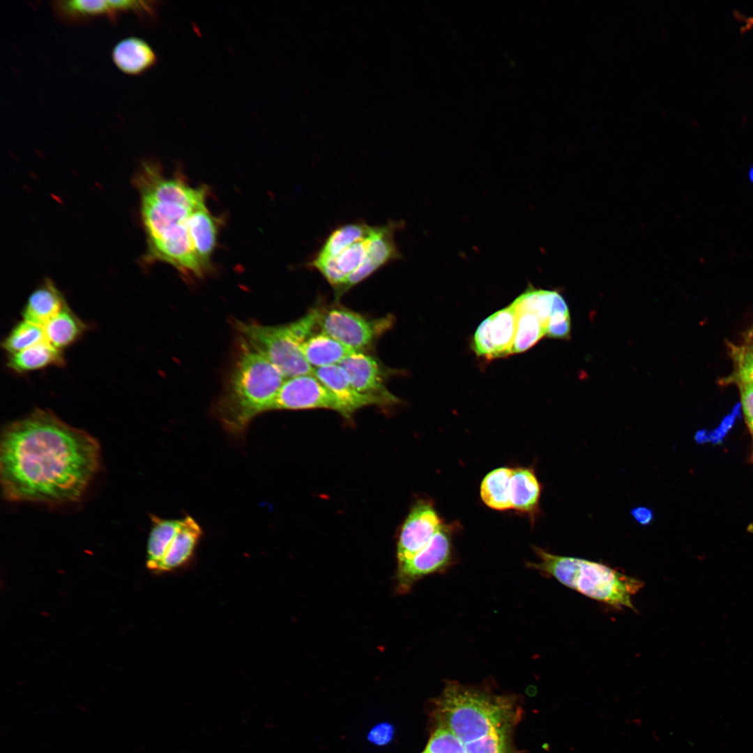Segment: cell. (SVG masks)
Here are the masks:
<instances>
[{
	"label": "cell",
	"instance_id": "23",
	"mask_svg": "<svg viewBox=\"0 0 753 753\" xmlns=\"http://www.w3.org/2000/svg\"><path fill=\"white\" fill-rule=\"evenodd\" d=\"M375 227L363 220L341 225L328 234L314 256H336L352 245L370 238L374 233Z\"/></svg>",
	"mask_w": 753,
	"mask_h": 753
},
{
	"label": "cell",
	"instance_id": "20",
	"mask_svg": "<svg viewBox=\"0 0 753 753\" xmlns=\"http://www.w3.org/2000/svg\"><path fill=\"white\" fill-rule=\"evenodd\" d=\"M303 353L312 368L338 365L356 351L323 332L310 337L302 346Z\"/></svg>",
	"mask_w": 753,
	"mask_h": 753
},
{
	"label": "cell",
	"instance_id": "36",
	"mask_svg": "<svg viewBox=\"0 0 753 753\" xmlns=\"http://www.w3.org/2000/svg\"><path fill=\"white\" fill-rule=\"evenodd\" d=\"M744 345L753 351V324L743 335Z\"/></svg>",
	"mask_w": 753,
	"mask_h": 753
},
{
	"label": "cell",
	"instance_id": "4",
	"mask_svg": "<svg viewBox=\"0 0 753 753\" xmlns=\"http://www.w3.org/2000/svg\"><path fill=\"white\" fill-rule=\"evenodd\" d=\"M435 714L443 727L464 744L495 732H509L519 720L513 697L447 681L435 702Z\"/></svg>",
	"mask_w": 753,
	"mask_h": 753
},
{
	"label": "cell",
	"instance_id": "25",
	"mask_svg": "<svg viewBox=\"0 0 753 753\" xmlns=\"http://www.w3.org/2000/svg\"><path fill=\"white\" fill-rule=\"evenodd\" d=\"M489 334L494 349V358L512 353L517 330L516 314L510 305L488 317Z\"/></svg>",
	"mask_w": 753,
	"mask_h": 753
},
{
	"label": "cell",
	"instance_id": "5",
	"mask_svg": "<svg viewBox=\"0 0 753 753\" xmlns=\"http://www.w3.org/2000/svg\"><path fill=\"white\" fill-rule=\"evenodd\" d=\"M533 550L539 561L528 563L529 568L588 598L616 608L634 609L632 597L643 587L641 580L600 563L556 555L536 546Z\"/></svg>",
	"mask_w": 753,
	"mask_h": 753
},
{
	"label": "cell",
	"instance_id": "9",
	"mask_svg": "<svg viewBox=\"0 0 753 753\" xmlns=\"http://www.w3.org/2000/svg\"><path fill=\"white\" fill-rule=\"evenodd\" d=\"M155 1L71 0L54 1L51 8L57 18L68 24H79L97 18L115 23L122 14L132 13L145 20H155Z\"/></svg>",
	"mask_w": 753,
	"mask_h": 753
},
{
	"label": "cell",
	"instance_id": "32",
	"mask_svg": "<svg viewBox=\"0 0 753 753\" xmlns=\"http://www.w3.org/2000/svg\"><path fill=\"white\" fill-rule=\"evenodd\" d=\"M546 335L554 338L568 339L570 335V314H552L547 326Z\"/></svg>",
	"mask_w": 753,
	"mask_h": 753
},
{
	"label": "cell",
	"instance_id": "33",
	"mask_svg": "<svg viewBox=\"0 0 753 753\" xmlns=\"http://www.w3.org/2000/svg\"><path fill=\"white\" fill-rule=\"evenodd\" d=\"M741 396V402L745 418L750 432L753 436V383H737Z\"/></svg>",
	"mask_w": 753,
	"mask_h": 753
},
{
	"label": "cell",
	"instance_id": "27",
	"mask_svg": "<svg viewBox=\"0 0 753 753\" xmlns=\"http://www.w3.org/2000/svg\"><path fill=\"white\" fill-rule=\"evenodd\" d=\"M515 314L517 330L512 353L526 351L546 335L545 328L535 315L529 312Z\"/></svg>",
	"mask_w": 753,
	"mask_h": 753
},
{
	"label": "cell",
	"instance_id": "29",
	"mask_svg": "<svg viewBox=\"0 0 753 753\" xmlns=\"http://www.w3.org/2000/svg\"><path fill=\"white\" fill-rule=\"evenodd\" d=\"M728 348L734 364L736 383H753V351L744 344L729 343Z\"/></svg>",
	"mask_w": 753,
	"mask_h": 753
},
{
	"label": "cell",
	"instance_id": "21",
	"mask_svg": "<svg viewBox=\"0 0 753 753\" xmlns=\"http://www.w3.org/2000/svg\"><path fill=\"white\" fill-rule=\"evenodd\" d=\"M65 360L61 350L47 340L20 352L10 354L7 366L19 374L26 373L50 366H63Z\"/></svg>",
	"mask_w": 753,
	"mask_h": 753
},
{
	"label": "cell",
	"instance_id": "8",
	"mask_svg": "<svg viewBox=\"0 0 753 753\" xmlns=\"http://www.w3.org/2000/svg\"><path fill=\"white\" fill-rule=\"evenodd\" d=\"M390 318L369 319L348 309L335 307L319 309L318 325L321 332L356 351L370 347L390 324Z\"/></svg>",
	"mask_w": 753,
	"mask_h": 753
},
{
	"label": "cell",
	"instance_id": "18",
	"mask_svg": "<svg viewBox=\"0 0 753 753\" xmlns=\"http://www.w3.org/2000/svg\"><path fill=\"white\" fill-rule=\"evenodd\" d=\"M66 304L55 284L47 278L29 295L22 310L23 319L44 326Z\"/></svg>",
	"mask_w": 753,
	"mask_h": 753
},
{
	"label": "cell",
	"instance_id": "35",
	"mask_svg": "<svg viewBox=\"0 0 753 753\" xmlns=\"http://www.w3.org/2000/svg\"><path fill=\"white\" fill-rule=\"evenodd\" d=\"M630 513L636 522L642 526L651 524L654 519L653 511L648 507H635L631 510Z\"/></svg>",
	"mask_w": 753,
	"mask_h": 753
},
{
	"label": "cell",
	"instance_id": "16",
	"mask_svg": "<svg viewBox=\"0 0 753 753\" xmlns=\"http://www.w3.org/2000/svg\"><path fill=\"white\" fill-rule=\"evenodd\" d=\"M313 375L342 402L353 414L365 406L386 405L381 400L359 393L351 384L345 370L339 365L314 368Z\"/></svg>",
	"mask_w": 753,
	"mask_h": 753
},
{
	"label": "cell",
	"instance_id": "28",
	"mask_svg": "<svg viewBox=\"0 0 753 753\" xmlns=\"http://www.w3.org/2000/svg\"><path fill=\"white\" fill-rule=\"evenodd\" d=\"M427 753H467L465 744L450 729L439 727L427 745Z\"/></svg>",
	"mask_w": 753,
	"mask_h": 753
},
{
	"label": "cell",
	"instance_id": "6",
	"mask_svg": "<svg viewBox=\"0 0 753 753\" xmlns=\"http://www.w3.org/2000/svg\"><path fill=\"white\" fill-rule=\"evenodd\" d=\"M236 327L241 340L266 358L285 379L313 374L314 368L306 360L302 346L319 328L317 309L288 324L238 321Z\"/></svg>",
	"mask_w": 753,
	"mask_h": 753
},
{
	"label": "cell",
	"instance_id": "11",
	"mask_svg": "<svg viewBox=\"0 0 753 753\" xmlns=\"http://www.w3.org/2000/svg\"><path fill=\"white\" fill-rule=\"evenodd\" d=\"M452 561L451 528L443 524L429 543L410 560L398 565L397 591L404 593L425 575L446 569Z\"/></svg>",
	"mask_w": 753,
	"mask_h": 753
},
{
	"label": "cell",
	"instance_id": "30",
	"mask_svg": "<svg viewBox=\"0 0 753 753\" xmlns=\"http://www.w3.org/2000/svg\"><path fill=\"white\" fill-rule=\"evenodd\" d=\"M508 732H495L465 744L467 753H508Z\"/></svg>",
	"mask_w": 753,
	"mask_h": 753
},
{
	"label": "cell",
	"instance_id": "3",
	"mask_svg": "<svg viewBox=\"0 0 753 753\" xmlns=\"http://www.w3.org/2000/svg\"><path fill=\"white\" fill-rule=\"evenodd\" d=\"M284 380L273 364L241 340L240 349L213 413L225 431L243 436L257 416L270 411Z\"/></svg>",
	"mask_w": 753,
	"mask_h": 753
},
{
	"label": "cell",
	"instance_id": "12",
	"mask_svg": "<svg viewBox=\"0 0 753 753\" xmlns=\"http://www.w3.org/2000/svg\"><path fill=\"white\" fill-rule=\"evenodd\" d=\"M403 224L402 221L390 220L383 225L376 226L363 264L351 273L340 286L335 289L337 298L379 268L390 262L402 259V253L395 240V234L402 228Z\"/></svg>",
	"mask_w": 753,
	"mask_h": 753
},
{
	"label": "cell",
	"instance_id": "31",
	"mask_svg": "<svg viewBox=\"0 0 753 753\" xmlns=\"http://www.w3.org/2000/svg\"><path fill=\"white\" fill-rule=\"evenodd\" d=\"M473 349L480 356L494 358V349L489 334L488 317L481 322L474 334Z\"/></svg>",
	"mask_w": 753,
	"mask_h": 753
},
{
	"label": "cell",
	"instance_id": "22",
	"mask_svg": "<svg viewBox=\"0 0 753 753\" xmlns=\"http://www.w3.org/2000/svg\"><path fill=\"white\" fill-rule=\"evenodd\" d=\"M43 328L46 340L59 350L71 345L87 329L67 304Z\"/></svg>",
	"mask_w": 753,
	"mask_h": 753
},
{
	"label": "cell",
	"instance_id": "10",
	"mask_svg": "<svg viewBox=\"0 0 753 753\" xmlns=\"http://www.w3.org/2000/svg\"><path fill=\"white\" fill-rule=\"evenodd\" d=\"M319 408L333 410L347 419H350L353 415L347 406L313 374H304L284 380L270 411Z\"/></svg>",
	"mask_w": 753,
	"mask_h": 753
},
{
	"label": "cell",
	"instance_id": "38",
	"mask_svg": "<svg viewBox=\"0 0 753 753\" xmlns=\"http://www.w3.org/2000/svg\"><path fill=\"white\" fill-rule=\"evenodd\" d=\"M423 753H427V752L426 751H425V752H423Z\"/></svg>",
	"mask_w": 753,
	"mask_h": 753
},
{
	"label": "cell",
	"instance_id": "1",
	"mask_svg": "<svg viewBox=\"0 0 753 753\" xmlns=\"http://www.w3.org/2000/svg\"><path fill=\"white\" fill-rule=\"evenodd\" d=\"M100 459L98 441L48 409L6 425L0 439V481L11 502L63 504L85 493Z\"/></svg>",
	"mask_w": 753,
	"mask_h": 753
},
{
	"label": "cell",
	"instance_id": "7",
	"mask_svg": "<svg viewBox=\"0 0 753 753\" xmlns=\"http://www.w3.org/2000/svg\"><path fill=\"white\" fill-rule=\"evenodd\" d=\"M146 545V567L161 574L190 563L203 535L200 524L190 515L164 519L151 514Z\"/></svg>",
	"mask_w": 753,
	"mask_h": 753
},
{
	"label": "cell",
	"instance_id": "19",
	"mask_svg": "<svg viewBox=\"0 0 753 753\" xmlns=\"http://www.w3.org/2000/svg\"><path fill=\"white\" fill-rule=\"evenodd\" d=\"M541 492V484L532 469H512L510 480L512 508L528 514L532 519L535 518L540 512Z\"/></svg>",
	"mask_w": 753,
	"mask_h": 753
},
{
	"label": "cell",
	"instance_id": "14",
	"mask_svg": "<svg viewBox=\"0 0 753 753\" xmlns=\"http://www.w3.org/2000/svg\"><path fill=\"white\" fill-rule=\"evenodd\" d=\"M338 365L345 370L353 386L361 394L381 400L386 404L399 402L386 388L383 372L374 357L355 351Z\"/></svg>",
	"mask_w": 753,
	"mask_h": 753
},
{
	"label": "cell",
	"instance_id": "17",
	"mask_svg": "<svg viewBox=\"0 0 753 753\" xmlns=\"http://www.w3.org/2000/svg\"><path fill=\"white\" fill-rule=\"evenodd\" d=\"M112 58L116 67L128 75H140L154 66L157 55L145 40L129 37L114 47Z\"/></svg>",
	"mask_w": 753,
	"mask_h": 753
},
{
	"label": "cell",
	"instance_id": "37",
	"mask_svg": "<svg viewBox=\"0 0 753 753\" xmlns=\"http://www.w3.org/2000/svg\"><path fill=\"white\" fill-rule=\"evenodd\" d=\"M747 178H748V180H749L750 183L752 185H753V162H752V164L751 165V166L750 167V168L748 169Z\"/></svg>",
	"mask_w": 753,
	"mask_h": 753
},
{
	"label": "cell",
	"instance_id": "24",
	"mask_svg": "<svg viewBox=\"0 0 753 753\" xmlns=\"http://www.w3.org/2000/svg\"><path fill=\"white\" fill-rule=\"evenodd\" d=\"M512 469L501 467L488 473L480 485V496L488 507L505 510L512 508L510 480Z\"/></svg>",
	"mask_w": 753,
	"mask_h": 753
},
{
	"label": "cell",
	"instance_id": "15",
	"mask_svg": "<svg viewBox=\"0 0 753 753\" xmlns=\"http://www.w3.org/2000/svg\"><path fill=\"white\" fill-rule=\"evenodd\" d=\"M373 234L374 233L370 238L352 245L336 256H314L305 264V266L317 270L335 289L363 264Z\"/></svg>",
	"mask_w": 753,
	"mask_h": 753
},
{
	"label": "cell",
	"instance_id": "2",
	"mask_svg": "<svg viewBox=\"0 0 753 753\" xmlns=\"http://www.w3.org/2000/svg\"><path fill=\"white\" fill-rule=\"evenodd\" d=\"M134 184L146 238L144 263L164 262L187 277L206 275L211 269L194 249L190 220L194 211L206 203V186L192 187L179 175L167 177L153 160L142 163Z\"/></svg>",
	"mask_w": 753,
	"mask_h": 753
},
{
	"label": "cell",
	"instance_id": "34",
	"mask_svg": "<svg viewBox=\"0 0 753 753\" xmlns=\"http://www.w3.org/2000/svg\"><path fill=\"white\" fill-rule=\"evenodd\" d=\"M393 732L392 725L387 723L380 724L371 730L368 735V739L376 745H383L391 740Z\"/></svg>",
	"mask_w": 753,
	"mask_h": 753
},
{
	"label": "cell",
	"instance_id": "13",
	"mask_svg": "<svg viewBox=\"0 0 753 753\" xmlns=\"http://www.w3.org/2000/svg\"><path fill=\"white\" fill-rule=\"evenodd\" d=\"M443 526L432 503L417 502L403 523L399 535L398 565L410 560L423 549Z\"/></svg>",
	"mask_w": 753,
	"mask_h": 753
},
{
	"label": "cell",
	"instance_id": "26",
	"mask_svg": "<svg viewBox=\"0 0 753 753\" xmlns=\"http://www.w3.org/2000/svg\"><path fill=\"white\" fill-rule=\"evenodd\" d=\"M46 340L42 326L25 321L17 324L2 342V348L13 354Z\"/></svg>",
	"mask_w": 753,
	"mask_h": 753
}]
</instances>
